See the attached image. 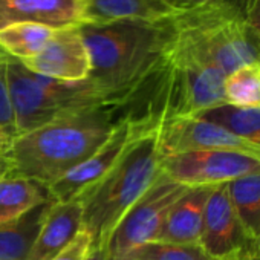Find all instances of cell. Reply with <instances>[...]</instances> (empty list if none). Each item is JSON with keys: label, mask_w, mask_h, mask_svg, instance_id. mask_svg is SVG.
<instances>
[{"label": "cell", "mask_w": 260, "mask_h": 260, "mask_svg": "<svg viewBox=\"0 0 260 260\" xmlns=\"http://www.w3.org/2000/svg\"><path fill=\"white\" fill-rule=\"evenodd\" d=\"M175 16L78 26L90 58L87 80L107 104L122 107L156 69L175 34Z\"/></svg>", "instance_id": "6da1fadb"}, {"label": "cell", "mask_w": 260, "mask_h": 260, "mask_svg": "<svg viewBox=\"0 0 260 260\" xmlns=\"http://www.w3.org/2000/svg\"><path fill=\"white\" fill-rule=\"evenodd\" d=\"M122 116L119 107L96 106L17 135L5 152L11 176L51 185L100 149Z\"/></svg>", "instance_id": "7a4b0ae2"}, {"label": "cell", "mask_w": 260, "mask_h": 260, "mask_svg": "<svg viewBox=\"0 0 260 260\" xmlns=\"http://www.w3.org/2000/svg\"><path fill=\"white\" fill-rule=\"evenodd\" d=\"M156 127L134 143L115 169L81 201V230L92 237V248H106L125 213L162 175Z\"/></svg>", "instance_id": "3957f363"}, {"label": "cell", "mask_w": 260, "mask_h": 260, "mask_svg": "<svg viewBox=\"0 0 260 260\" xmlns=\"http://www.w3.org/2000/svg\"><path fill=\"white\" fill-rule=\"evenodd\" d=\"M7 78L16 137L84 109L110 106L89 80L71 83L43 77L11 57L7 60Z\"/></svg>", "instance_id": "277c9868"}, {"label": "cell", "mask_w": 260, "mask_h": 260, "mask_svg": "<svg viewBox=\"0 0 260 260\" xmlns=\"http://www.w3.org/2000/svg\"><path fill=\"white\" fill-rule=\"evenodd\" d=\"M179 26L198 52L225 77L260 61V40L242 16L223 5L178 13Z\"/></svg>", "instance_id": "5b68a950"}, {"label": "cell", "mask_w": 260, "mask_h": 260, "mask_svg": "<svg viewBox=\"0 0 260 260\" xmlns=\"http://www.w3.org/2000/svg\"><path fill=\"white\" fill-rule=\"evenodd\" d=\"M155 125L130 116H122L112 135L86 161L48 185L55 202L83 201L122 159L125 152Z\"/></svg>", "instance_id": "8992f818"}, {"label": "cell", "mask_w": 260, "mask_h": 260, "mask_svg": "<svg viewBox=\"0 0 260 260\" xmlns=\"http://www.w3.org/2000/svg\"><path fill=\"white\" fill-rule=\"evenodd\" d=\"M187 188L162 173L113 230L106 245L107 260H122L135 248L153 242L169 210Z\"/></svg>", "instance_id": "52a82bcc"}, {"label": "cell", "mask_w": 260, "mask_h": 260, "mask_svg": "<svg viewBox=\"0 0 260 260\" xmlns=\"http://www.w3.org/2000/svg\"><path fill=\"white\" fill-rule=\"evenodd\" d=\"M161 170L185 187H216L260 173V158L237 150H196L162 158Z\"/></svg>", "instance_id": "ba28073f"}, {"label": "cell", "mask_w": 260, "mask_h": 260, "mask_svg": "<svg viewBox=\"0 0 260 260\" xmlns=\"http://www.w3.org/2000/svg\"><path fill=\"white\" fill-rule=\"evenodd\" d=\"M199 248L211 260H257L255 239L240 220L226 184L210 193Z\"/></svg>", "instance_id": "9c48e42d"}, {"label": "cell", "mask_w": 260, "mask_h": 260, "mask_svg": "<svg viewBox=\"0 0 260 260\" xmlns=\"http://www.w3.org/2000/svg\"><path fill=\"white\" fill-rule=\"evenodd\" d=\"M156 141L162 158L196 150H237L260 158V147L202 118H181L156 127Z\"/></svg>", "instance_id": "30bf717a"}, {"label": "cell", "mask_w": 260, "mask_h": 260, "mask_svg": "<svg viewBox=\"0 0 260 260\" xmlns=\"http://www.w3.org/2000/svg\"><path fill=\"white\" fill-rule=\"evenodd\" d=\"M20 63L34 74L60 81H84L90 74L89 52L78 26L55 29L36 57Z\"/></svg>", "instance_id": "8fae6325"}, {"label": "cell", "mask_w": 260, "mask_h": 260, "mask_svg": "<svg viewBox=\"0 0 260 260\" xmlns=\"http://www.w3.org/2000/svg\"><path fill=\"white\" fill-rule=\"evenodd\" d=\"M14 23H36L64 29L84 23L81 0H0V29Z\"/></svg>", "instance_id": "7c38bea8"}, {"label": "cell", "mask_w": 260, "mask_h": 260, "mask_svg": "<svg viewBox=\"0 0 260 260\" xmlns=\"http://www.w3.org/2000/svg\"><path fill=\"white\" fill-rule=\"evenodd\" d=\"M83 202L49 201L26 260H51L81 230Z\"/></svg>", "instance_id": "4fadbf2b"}, {"label": "cell", "mask_w": 260, "mask_h": 260, "mask_svg": "<svg viewBox=\"0 0 260 260\" xmlns=\"http://www.w3.org/2000/svg\"><path fill=\"white\" fill-rule=\"evenodd\" d=\"M214 187H188L169 210L153 242L199 246L207 201Z\"/></svg>", "instance_id": "5bb4252c"}, {"label": "cell", "mask_w": 260, "mask_h": 260, "mask_svg": "<svg viewBox=\"0 0 260 260\" xmlns=\"http://www.w3.org/2000/svg\"><path fill=\"white\" fill-rule=\"evenodd\" d=\"M84 23L116 20H161L175 13L162 0H81Z\"/></svg>", "instance_id": "9a60e30c"}, {"label": "cell", "mask_w": 260, "mask_h": 260, "mask_svg": "<svg viewBox=\"0 0 260 260\" xmlns=\"http://www.w3.org/2000/svg\"><path fill=\"white\" fill-rule=\"evenodd\" d=\"M48 187L32 179L7 176L0 179V225L17 222L34 208L49 202Z\"/></svg>", "instance_id": "2e32d148"}, {"label": "cell", "mask_w": 260, "mask_h": 260, "mask_svg": "<svg viewBox=\"0 0 260 260\" xmlns=\"http://www.w3.org/2000/svg\"><path fill=\"white\" fill-rule=\"evenodd\" d=\"M49 202L34 208L17 222L0 225V260H26Z\"/></svg>", "instance_id": "e0dca14e"}, {"label": "cell", "mask_w": 260, "mask_h": 260, "mask_svg": "<svg viewBox=\"0 0 260 260\" xmlns=\"http://www.w3.org/2000/svg\"><path fill=\"white\" fill-rule=\"evenodd\" d=\"M55 29L36 23H14L0 29V49L8 57L25 61L36 57L49 42Z\"/></svg>", "instance_id": "ac0fdd59"}, {"label": "cell", "mask_w": 260, "mask_h": 260, "mask_svg": "<svg viewBox=\"0 0 260 260\" xmlns=\"http://www.w3.org/2000/svg\"><path fill=\"white\" fill-rule=\"evenodd\" d=\"M196 118L214 122L260 147V107H234L230 104H220Z\"/></svg>", "instance_id": "d6986e66"}, {"label": "cell", "mask_w": 260, "mask_h": 260, "mask_svg": "<svg viewBox=\"0 0 260 260\" xmlns=\"http://www.w3.org/2000/svg\"><path fill=\"white\" fill-rule=\"evenodd\" d=\"M225 104L260 107V61L240 66L223 80Z\"/></svg>", "instance_id": "ffe728a7"}, {"label": "cell", "mask_w": 260, "mask_h": 260, "mask_svg": "<svg viewBox=\"0 0 260 260\" xmlns=\"http://www.w3.org/2000/svg\"><path fill=\"white\" fill-rule=\"evenodd\" d=\"M226 185L240 220L255 239L260 231V173L248 175Z\"/></svg>", "instance_id": "44dd1931"}, {"label": "cell", "mask_w": 260, "mask_h": 260, "mask_svg": "<svg viewBox=\"0 0 260 260\" xmlns=\"http://www.w3.org/2000/svg\"><path fill=\"white\" fill-rule=\"evenodd\" d=\"M122 260H211L199 246L149 242L130 251Z\"/></svg>", "instance_id": "7402d4cb"}, {"label": "cell", "mask_w": 260, "mask_h": 260, "mask_svg": "<svg viewBox=\"0 0 260 260\" xmlns=\"http://www.w3.org/2000/svg\"><path fill=\"white\" fill-rule=\"evenodd\" d=\"M7 60L4 63H0V128L7 130L8 134H11L16 138L14 109H13L8 78H7Z\"/></svg>", "instance_id": "603a6c76"}, {"label": "cell", "mask_w": 260, "mask_h": 260, "mask_svg": "<svg viewBox=\"0 0 260 260\" xmlns=\"http://www.w3.org/2000/svg\"><path fill=\"white\" fill-rule=\"evenodd\" d=\"M90 249L92 237L84 230H80L78 234L72 239V242L64 246L58 254H55L51 260H86Z\"/></svg>", "instance_id": "cb8c5ba5"}, {"label": "cell", "mask_w": 260, "mask_h": 260, "mask_svg": "<svg viewBox=\"0 0 260 260\" xmlns=\"http://www.w3.org/2000/svg\"><path fill=\"white\" fill-rule=\"evenodd\" d=\"M175 13H188L211 5H219V0H162Z\"/></svg>", "instance_id": "d4e9b609"}, {"label": "cell", "mask_w": 260, "mask_h": 260, "mask_svg": "<svg viewBox=\"0 0 260 260\" xmlns=\"http://www.w3.org/2000/svg\"><path fill=\"white\" fill-rule=\"evenodd\" d=\"M219 4L246 19V16L255 4V0H219Z\"/></svg>", "instance_id": "484cf974"}, {"label": "cell", "mask_w": 260, "mask_h": 260, "mask_svg": "<svg viewBox=\"0 0 260 260\" xmlns=\"http://www.w3.org/2000/svg\"><path fill=\"white\" fill-rule=\"evenodd\" d=\"M246 22L249 23V26L252 28V31L255 32V36L260 40V0H255L254 7L251 8L249 14L246 16Z\"/></svg>", "instance_id": "4316f807"}, {"label": "cell", "mask_w": 260, "mask_h": 260, "mask_svg": "<svg viewBox=\"0 0 260 260\" xmlns=\"http://www.w3.org/2000/svg\"><path fill=\"white\" fill-rule=\"evenodd\" d=\"M13 141H14V137L11 134H8L7 130L0 128V155L5 153L11 147Z\"/></svg>", "instance_id": "83f0119b"}, {"label": "cell", "mask_w": 260, "mask_h": 260, "mask_svg": "<svg viewBox=\"0 0 260 260\" xmlns=\"http://www.w3.org/2000/svg\"><path fill=\"white\" fill-rule=\"evenodd\" d=\"M86 260H107V249L106 248H92L87 254Z\"/></svg>", "instance_id": "f1b7e54d"}, {"label": "cell", "mask_w": 260, "mask_h": 260, "mask_svg": "<svg viewBox=\"0 0 260 260\" xmlns=\"http://www.w3.org/2000/svg\"><path fill=\"white\" fill-rule=\"evenodd\" d=\"M11 176V169H10V162L5 153L0 155V179Z\"/></svg>", "instance_id": "f546056e"}, {"label": "cell", "mask_w": 260, "mask_h": 260, "mask_svg": "<svg viewBox=\"0 0 260 260\" xmlns=\"http://www.w3.org/2000/svg\"><path fill=\"white\" fill-rule=\"evenodd\" d=\"M255 248H257V260H260V231L255 237Z\"/></svg>", "instance_id": "4dcf8cb0"}, {"label": "cell", "mask_w": 260, "mask_h": 260, "mask_svg": "<svg viewBox=\"0 0 260 260\" xmlns=\"http://www.w3.org/2000/svg\"><path fill=\"white\" fill-rule=\"evenodd\" d=\"M7 58H8V55H7L5 52H0V63H4Z\"/></svg>", "instance_id": "1f68e13d"}, {"label": "cell", "mask_w": 260, "mask_h": 260, "mask_svg": "<svg viewBox=\"0 0 260 260\" xmlns=\"http://www.w3.org/2000/svg\"><path fill=\"white\" fill-rule=\"evenodd\" d=\"M0 52H4V51H2V49H0Z\"/></svg>", "instance_id": "d6a6232c"}]
</instances>
